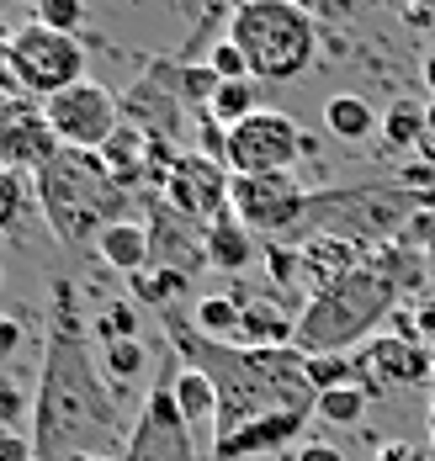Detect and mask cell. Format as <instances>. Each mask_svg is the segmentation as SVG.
I'll return each mask as SVG.
<instances>
[{
	"instance_id": "cell-42",
	"label": "cell",
	"mask_w": 435,
	"mask_h": 461,
	"mask_svg": "<svg viewBox=\"0 0 435 461\" xmlns=\"http://www.w3.org/2000/svg\"><path fill=\"white\" fill-rule=\"evenodd\" d=\"M420 80H425V91L435 101V53H425V64H420Z\"/></svg>"
},
{
	"instance_id": "cell-5",
	"label": "cell",
	"mask_w": 435,
	"mask_h": 461,
	"mask_svg": "<svg viewBox=\"0 0 435 461\" xmlns=\"http://www.w3.org/2000/svg\"><path fill=\"white\" fill-rule=\"evenodd\" d=\"M229 43L249 59L260 86L297 80L319 59V27L297 0H240L229 11Z\"/></svg>"
},
{
	"instance_id": "cell-22",
	"label": "cell",
	"mask_w": 435,
	"mask_h": 461,
	"mask_svg": "<svg viewBox=\"0 0 435 461\" xmlns=\"http://www.w3.org/2000/svg\"><path fill=\"white\" fill-rule=\"evenodd\" d=\"M240 313L244 303L234 297V292H207V297H196L192 308V329L196 334H207V339H240Z\"/></svg>"
},
{
	"instance_id": "cell-30",
	"label": "cell",
	"mask_w": 435,
	"mask_h": 461,
	"mask_svg": "<svg viewBox=\"0 0 435 461\" xmlns=\"http://www.w3.org/2000/svg\"><path fill=\"white\" fill-rule=\"evenodd\" d=\"M32 196H38V191H32V176L0 165V229H16V218H22V207H27Z\"/></svg>"
},
{
	"instance_id": "cell-23",
	"label": "cell",
	"mask_w": 435,
	"mask_h": 461,
	"mask_svg": "<svg viewBox=\"0 0 435 461\" xmlns=\"http://www.w3.org/2000/svg\"><path fill=\"white\" fill-rule=\"evenodd\" d=\"M255 112H260V80H223L218 95L207 101V117L218 128H240L244 117H255Z\"/></svg>"
},
{
	"instance_id": "cell-1",
	"label": "cell",
	"mask_w": 435,
	"mask_h": 461,
	"mask_svg": "<svg viewBox=\"0 0 435 461\" xmlns=\"http://www.w3.org/2000/svg\"><path fill=\"white\" fill-rule=\"evenodd\" d=\"M128 429L133 424L122 419V393L106 382L91 319L80 313V286L69 276H53L43 371L32 387V429H27L38 461L122 456Z\"/></svg>"
},
{
	"instance_id": "cell-8",
	"label": "cell",
	"mask_w": 435,
	"mask_h": 461,
	"mask_svg": "<svg viewBox=\"0 0 435 461\" xmlns=\"http://www.w3.org/2000/svg\"><path fill=\"white\" fill-rule=\"evenodd\" d=\"M5 69L27 95L49 101L86 80V48H80V38H64L43 22H27L5 38Z\"/></svg>"
},
{
	"instance_id": "cell-2",
	"label": "cell",
	"mask_w": 435,
	"mask_h": 461,
	"mask_svg": "<svg viewBox=\"0 0 435 461\" xmlns=\"http://www.w3.org/2000/svg\"><path fill=\"white\" fill-rule=\"evenodd\" d=\"M165 345L186 361V366L207 371L218 387V419H213V440H229L234 429L255 424L266 414H313L319 393L303 371V350L282 345V350H249V345H229V339H207L196 334L192 319H181V308L159 313Z\"/></svg>"
},
{
	"instance_id": "cell-45",
	"label": "cell",
	"mask_w": 435,
	"mask_h": 461,
	"mask_svg": "<svg viewBox=\"0 0 435 461\" xmlns=\"http://www.w3.org/2000/svg\"><path fill=\"white\" fill-rule=\"evenodd\" d=\"M425 266H430V276H435V244H430V249H425Z\"/></svg>"
},
{
	"instance_id": "cell-46",
	"label": "cell",
	"mask_w": 435,
	"mask_h": 461,
	"mask_svg": "<svg viewBox=\"0 0 435 461\" xmlns=\"http://www.w3.org/2000/svg\"><path fill=\"white\" fill-rule=\"evenodd\" d=\"M0 286H5V271H0Z\"/></svg>"
},
{
	"instance_id": "cell-16",
	"label": "cell",
	"mask_w": 435,
	"mask_h": 461,
	"mask_svg": "<svg viewBox=\"0 0 435 461\" xmlns=\"http://www.w3.org/2000/svg\"><path fill=\"white\" fill-rule=\"evenodd\" d=\"M297 255H303V286H308V297L324 292V286H335L340 276H350L367 260V249H356L345 239H330V233H308L297 244Z\"/></svg>"
},
{
	"instance_id": "cell-9",
	"label": "cell",
	"mask_w": 435,
	"mask_h": 461,
	"mask_svg": "<svg viewBox=\"0 0 435 461\" xmlns=\"http://www.w3.org/2000/svg\"><path fill=\"white\" fill-rule=\"evenodd\" d=\"M313 154V139L292 122L287 112L260 106L255 117H244L240 128H229L223 139V165L234 176H292L297 159Z\"/></svg>"
},
{
	"instance_id": "cell-35",
	"label": "cell",
	"mask_w": 435,
	"mask_h": 461,
	"mask_svg": "<svg viewBox=\"0 0 435 461\" xmlns=\"http://www.w3.org/2000/svg\"><path fill=\"white\" fill-rule=\"evenodd\" d=\"M218 86H223V80L213 75V64H202V69H181V91L192 95V101H202V106L218 95Z\"/></svg>"
},
{
	"instance_id": "cell-19",
	"label": "cell",
	"mask_w": 435,
	"mask_h": 461,
	"mask_svg": "<svg viewBox=\"0 0 435 461\" xmlns=\"http://www.w3.org/2000/svg\"><path fill=\"white\" fill-rule=\"evenodd\" d=\"M96 255L106 260V266H112V271H122V276H139L149 260H154V244H149V223H139V218H122V223L101 229Z\"/></svg>"
},
{
	"instance_id": "cell-43",
	"label": "cell",
	"mask_w": 435,
	"mask_h": 461,
	"mask_svg": "<svg viewBox=\"0 0 435 461\" xmlns=\"http://www.w3.org/2000/svg\"><path fill=\"white\" fill-rule=\"evenodd\" d=\"M425 133L435 139V101H425Z\"/></svg>"
},
{
	"instance_id": "cell-14",
	"label": "cell",
	"mask_w": 435,
	"mask_h": 461,
	"mask_svg": "<svg viewBox=\"0 0 435 461\" xmlns=\"http://www.w3.org/2000/svg\"><path fill=\"white\" fill-rule=\"evenodd\" d=\"M202 233H207L202 223L181 218L165 196H154V202H149V244H154V260H149V266H170V271H186V276H196V271L207 266Z\"/></svg>"
},
{
	"instance_id": "cell-41",
	"label": "cell",
	"mask_w": 435,
	"mask_h": 461,
	"mask_svg": "<svg viewBox=\"0 0 435 461\" xmlns=\"http://www.w3.org/2000/svg\"><path fill=\"white\" fill-rule=\"evenodd\" d=\"M377 461H430V456L414 451V446H377Z\"/></svg>"
},
{
	"instance_id": "cell-12",
	"label": "cell",
	"mask_w": 435,
	"mask_h": 461,
	"mask_svg": "<svg viewBox=\"0 0 435 461\" xmlns=\"http://www.w3.org/2000/svg\"><path fill=\"white\" fill-rule=\"evenodd\" d=\"M229 185H234V170L223 165V159H213V154H202V149H186V154H176V165L165 170V181H159V196L181 212V218H192V223H218L223 212H229Z\"/></svg>"
},
{
	"instance_id": "cell-17",
	"label": "cell",
	"mask_w": 435,
	"mask_h": 461,
	"mask_svg": "<svg viewBox=\"0 0 435 461\" xmlns=\"http://www.w3.org/2000/svg\"><path fill=\"white\" fill-rule=\"evenodd\" d=\"M234 345H249V350H282V345H297V313L276 297H249L240 313V339Z\"/></svg>"
},
{
	"instance_id": "cell-39",
	"label": "cell",
	"mask_w": 435,
	"mask_h": 461,
	"mask_svg": "<svg viewBox=\"0 0 435 461\" xmlns=\"http://www.w3.org/2000/svg\"><path fill=\"white\" fill-rule=\"evenodd\" d=\"M292 461H345V451H340V446H330V440H303Z\"/></svg>"
},
{
	"instance_id": "cell-24",
	"label": "cell",
	"mask_w": 435,
	"mask_h": 461,
	"mask_svg": "<svg viewBox=\"0 0 435 461\" xmlns=\"http://www.w3.org/2000/svg\"><path fill=\"white\" fill-rule=\"evenodd\" d=\"M186 271H170V266H144L139 276H128V286H133V297L144 303V308H154V313H165V308H176V297L186 292Z\"/></svg>"
},
{
	"instance_id": "cell-33",
	"label": "cell",
	"mask_w": 435,
	"mask_h": 461,
	"mask_svg": "<svg viewBox=\"0 0 435 461\" xmlns=\"http://www.w3.org/2000/svg\"><path fill=\"white\" fill-rule=\"evenodd\" d=\"M266 271H271L276 286L303 281V255H297V244H266Z\"/></svg>"
},
{
	"instance_id": "cell-11",
	"label": "cell",
	"mask_w": 435,
	"mask_h": 461,
	"mask_svg": "<svg viewBox=\"0 0 435 461\" xmlns=\"http://www.w3.org/2000/svg\"><path fill=\"white\" fill-rule=\"evenodd\" d=\"M176 350L159 371V382L149 387L144 409L128 429V446H122V461H196V440H192V424L176 403Z\"/></svg>"
},
{
	"instance_id": "cell-3",
	"label": "cell",
	"mask_w": 435,
	"mask_h": 461,
	"mask_svg": "<svg viewBox=\"0 0 435 461\" xmlns=\"http://www.w3.org/2000/svg\"><path fill=\"white\" fill-rule=\"evenodd\" d=\"M32 191H38V207L49 218L53 239L69 249L96 244L101 229L128 218V191L112 181L101 154H86V149H53L32 170Z\"/></svg>"
},
{
	"instance_id": "cell-47",
	"label": "cell",
	"mask_w": 435,
	"mask_h": 461,
	"mask_svg": "<svg viewBox=\"0 0 435 461\" xmlns=\"http://www.w3.org/2000/svg\"><path fill=\"white\" fill-rule=\"evenodd\" d=\"M0 239H5V229H0Z\"/></svg>"
},
{
	"instance_id": "cell-37",
	"label": "cell",
	"mask_w": 435,
	"mask_h": 461,
	"mask_svg": "<svg viewBox=\"0 0 435 461\" xmlns=\"http://www.w3.org/2000/svg\"><path fill=\"white\" fill-rule=\"evenodd\" d=\"M0 461H38L32 435H22V429H0Z\"/></svg>"
},
{
	"instance_id": "cell-44",
	"label": "cell",
	"mask_w": 435,
	"mask_h": 461,
	"mask_svg": "<svg viewBox=\"0 0 435 461\" xmlns=\"http://www.w3.org/2000/svg\"><path fill=\"white\" fill-rule=\"evenodd\" d=\"M69 461H122V456H69Z\"/></svg>"
},
{
	"instance_id": "cell-20",
	"label": "cell",
	"mask_w": 435,
	"mask_h": 461,
	"mask_svg": "<svg viewBox=\"0 0 435 461\" xmlns=\"http://www.w3.org/2000/svg\"><path fill=\"white\" fill-rule=\"evenodd\" d=\"M324 128L335 133L340 143H367L383 122H377V112H372V101L356 91H340L324 101Z\"/></svg>"
},
{
	"instance_id": "cell-48",
	"label": "cell",
	"mask_w": 435,
	"mask_h": 461,
	"mask_svg": "<svg viewBox=\"0 0 435 461\" xmlns=\"http://www.w3.org/2000/svg\"><path fill=\"white\" fill-rule=\"evenodd\" d=\"M32 5H38V0H32Z\"/></svg>"
},
{
	"instance_id": "cell-18",
	"label": "cell",
	"mask_w": 435,
	"mask_h": 461,
	"mask_svg": "<svg viewBox=\"0 0 435 461\" xmlns=\"http://www.w3.org/2000/svg\"><path fill=\"white\" fill-rule=\"evenodd\" d=\"M202 249H207V266L213 271H229V276H244L249 266H255V233L244 229L234 212H223L218 223H207V233H202Z\"/></svg>"
},
{
	"instance_id": "cell-38",
	"label": "cell",
	"mask_w": 435,
	"mask_h": 461,
	"mask_svg": "<svg viewBox=\"0 0 435 461\" xmlns=\"http://www.w3.org/2000/svg\"><path fill=\"white\" fill-rule=\"evenodd\" d=\"M22 339H27V334H22V323L11 319V313H0V366H5V361H16Z\"/></svg>"
},
{
	"instance_id": "cell-40",
	"label": "cell",
	"mask_w": 435,
	"mask_h": 461,
	"mask_svg": "<svg viewBox=\"0 0 435 461\" xmlns=\"http://www.w3.org/2000/svg\"><path fill=\"white\" fill-rule=\"evenodd\" d=\"M414 313H420V339H425V350H435V297L430 303H420Z\"/></svg>"
},
{
	"instance_id": "cell-4",
	"label": "cell",
	"mask_w": 435,
	"mask_h": 461,
	"mask_svg": "<svg viewBox=\"0 0 435 461\" xmlns=\"http://www.w3.org/2000/svg\"><path fill=\"white\" fill-rule=\"evenodd\" d=\"M398 308H403V292L393 286V276L377 271L372 260H361L350 276H340L335 286L313 292L297 308V350L303 356H345V350H361Z\"/></svg>"
},
{
	"instance_id": "cell-13",
	"label": "cell",
	"mask_w": 435,
	"mask_h": 461,
	"mask_svg": "<svg viewBox=\"0 0 435 461\" xmlns=\"http://www.w3.org/2000/svg\"><path fill=\"white\" fill-rule=\"evenodd\" d=\"M356 356V387L367 398H387L398 387H425L435 382V350L420 339H398V334H372Z\"/></svg>"
},
{
	"instance_id": "cell-10",
	"label": "cell",
	"mask_w": 435,
	"mask_h": 461,
	"mask_svg": "<svg viewBox=\"0 0 435 461\" xmlns=\"http://www.w3.org/2000/svg\"><path fill=\"white\" fill-rule=\"evenodd\" d=\"M38 112H43V122H49V133L59 149H86V154H101L106 139L122 128V101H117V91H106L91 75L80 86H69V91L38 101Z\"/></svg>"
},
{
	"instance_id": "cell-28",
	"label": "cell",
	"mask_w": 435,
	"mask_h": 461,
	"mask_svg": "<svg viewBox=\"0 0 435 461\" xmlns=\"http://www.w3.org/2000/svg\"><path fill=\"white\" fill-rule=\"evenodd\" d=\"M91 334H96V345H117V339H144L139 334V313H133V303H106L96 319H91Z\"/></svg>"
},
{
	"instance_id": "cell-26",
	"label": "cell",
	"mask_w": 435,
	"mask_h": 461,
	"mask_svg": "<svg viewBox=\"0 0 435 461\" xmlns=\"http://www.w3.org/2000/svg\"><path fill=\"white\" fill-rule=\"evenodd\" d=\"M383 139L393 149H420L425 143V106L420 101H393L383 117Z\"/></svg>"
},
{
	"instance_id": "cell-27",
	"label": "cell",
	"mask_w": 435,
	"mask_h": 461,
	"mask_svg": "<svg viewBox=\"0 0 435 461\" xmlns=\"http://www.w3.org/2000/svg\"><path fill=\"white\" fill-rule=\"evenodd\" d=\"M367 403H372V398H367L361 387H330V393H319L313 414L324 419V424H335V429H350V424H361Z\"/></svg>"
},
{
	"instance_id": "cell-32",
	"label": "cell",
	"mask_w": 435,
	"mask_h": 461,
	"mask_svg": "<svg viewBox=\"0 0 435 461\" xmlns=\"http://www.w3.org/2000/svg\"><path fill=\"white\" fill-rule=\"evenodd\" d=\"M22 419H32V393L11 371H0V429H22Z\"/></svg>"
},
{
	"instance_id": "cell-29",
	"label": "cell",
	"mask_w": 435,
	"mask_h": 461,
	"mask_svg": "<svg viewBox=\"0 0 435 461\" xmlns=\"http://www.w3.org/2000/svg\"><path fill=\"white\" fill-rule=\"evenodd\" d=\"M303 371L313 382V393H330V387H356V356H303Z\"/></svg>"
},
{
	"instance_id": "cell-36",
	"label": "cell",
	"mask_w": 435,
	"mask_h": 461,
	"mask_svg": "<svg viewBox=\"0 0 435 461\" xmlns=\"http://www.w3.org/2000/svg\"><path fill=\"white\" fill-rule=\"evenodd\" d=\"M398 244H409V249H430V244H435V207L414 212V218H409V229L398 233Z\"/></svg>"
},
{
	"instance_id": "cell-21",
	"label": "cell",
	"mask_w": 435,
	"mask_h": 461,
	"mask_svg": "<svg viewBox=\"0 0 435 461\" xmlns=\"http://www.w3.org/2000/svg\"><path fill=\"white\" fill-rule=\"evenodd\" d=\"M181 361V356H176ZM176 403H181V414H186V424H213L218 419V387H213V376L196 366H176Z\"/></svg>"
},
{
	"instance_id": "cell-6",
	"label": "cell",
	"mask_w": 435,
	"mask_h": 461,
	"mask_svg": "<svg viewBox=\"0 0 435 461\" xmlns=\"http://www.w3.org/2000/svg\"><path fill=\"white\" fill-rule=\"evenodd\" d=\"M425 212V191L409 185H330L308 196V233H330L356 249L393 244L409 218Z\"/></svg>"
},
{
	"instance_id": "cell-25",
	"label": "cell",
	"mask_w": 435,
	"mask_h": 461,
	"mask_svg": "<svg viewBox=\"0 0 435 461\" xmlns=\"http://www.w3.org/2000/svg\"><path fill=\"white\" fill-rule=\"evenodd\" d=\"M149 366V350L144 339H117V345H101V371L117 393H128V382H139Z\"/></svg>"
},
{
	"instance_id": "cell-34",
	"label": "cell",
	"mask_w": 435,
	"mask_h": 461,
	"mask_svg": "<svg viewBox=\"0 0 435 461\" xmlns=\"http://www.w3.org/2000/svg\"><path fill=\"white\" fill-rule=\"evenodd\" d=\"M207 64H213V75H218V80H255V75H249V59H244L229 38L207 53Z\"/></svg>"
},
{
	"instance_id": "cell-15",
	"label": "cell",
	"mask_w": 435,
	"mask_h": 461,
	"mask_svg": "<svg viewBox=\"0 0 435 461\" xmlns=\"http://www.w3.org/2000/svg\"><path fill=\"white\" fill-rule=\"evenodd\" d=\"M303 429H308V414H297V409H287V414H266V419H255V424H244V429H234L229 440H213V461L276 456V451H287Z\"/></svg>"
},
{
	"instance_id": "cell-7",
	"label": "cell",
	"mask_w": 435,
	"mask_h": 461,
	"mask_svg": "<svg viewBox=\"0 0 435 461\" xmlns=\"http://www.w3.org/2000/svg\"><path fill=\"white\" fill-rule=\"evenodd\" d=\"M308 185L297 176H234L229 212L266 244H303L308 239Z\"/></svg>"
},
{
	"instance_id": "cell-31",
	"label": "cell",
	"mask_w": 435,
	"mask_h": 461,
	"mask_svg": "<svg viewBox=\"0 0 435 461\" xmlns=\"http://www.w3.org/2000/svg\"><path fill=\"white\" fill-rule=\"evenodd\" d=\"M86 0H38V22L53 27V32H64V38H75L80 27H86Z\"/></svg>"
}]
</instances>
